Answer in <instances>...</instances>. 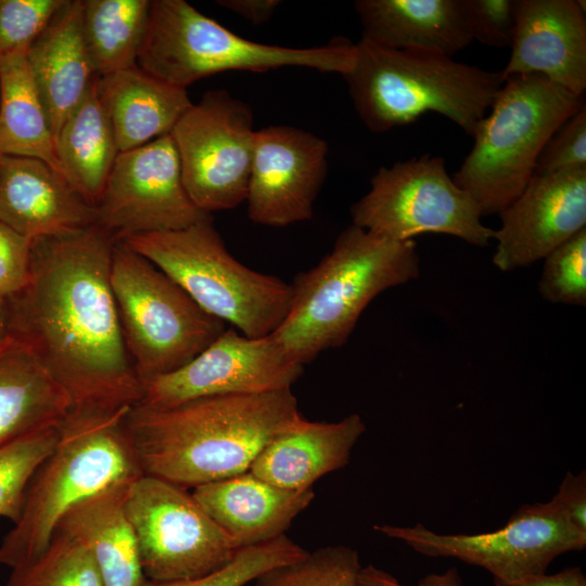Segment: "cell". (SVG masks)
Here are the masks:
<instances>
[{
  "label": "cell",
  "mask_w": 586,
  "mask_h": 586,
  "mask_svg": "<svg viewBox=\"0 0 586 586\" xmlns=\"http://www.w3.org/2000/svg\"><path fill=\"white\" fill-rule=\"evenodd\" d=\"M151 3L149 0H81V30L95 76L138 66Z\"/></svg>",
  "instance_id": "f1b7e54d"
},
{
  "label": "cell",
  "mask_w": 586,
  "mask_h": 586,
  "mask_svg": "<svg viewBox=\"0 0 586 586\" xmlns=\"http://www.w3.org/2000/svg\"><path fill=\"white\" fill-rule=\"evenodd\" d=\"M26 52L23 49L0 56V155L43 161L64 177Z\"/></svg>",
  "instance_id": "83f0119b"
},
{
  "label": "cell",
  "mask_w": 586,
  "mask_h": 586,
  "mask_svg": "<svg viewBox=\"0 0 586 586\" xmlns=\"http://www.w3.org/2000/svg\"><path fill=\"white\" fill-rule=\"evenodd\" d=\"M144 577L167 582L200 577L229 563L237 549L192 493L142 474L126 497Z\"/></svg>",
  "instance_id": "8fae6325"
},
{
  "label": "cell",
  "mask_w": 586,
  "mask_h": 586,
  "mask_svg": "<svg viewBox=\"0 0 586 586\" xmlns=\"http://www.w3.org/2000/svg\"><path fill=\"white\" fill-rule=\"evenodd\" d=\"M115 243L97 224L33 240L29 279L7 300L10 337L63 388L71 408L114 410L141 399L111 286Z\"/></svg>",
  "instance_id": "6da1fadb"
},
{
  "label": "cell",
  "mask_w": 586,
  "mask_h": 586,
  "mask_svg": "<svg viewBox=\"0 0 586 586\" xmlns=\"http://www.w3.org/2000/svg\"><path fill=\"white\" fill-rule=\"evenodd\" d=\"M65 0H0V56L27 49Z\"/></svg>",
  "instance_id": "e575fe53"
},
{
  "label": "cell",
  "mask_w": 586,
  "mask_h": 586,
  "mask_svg": "<svg viewBox=\"0 0 586 586\" xmlns=\"http://www.w3.org/2000/svg\"><path fill=\"white\" fill-rule=\"evenodd\" d=\"M33 240L0 221V298L8 300L27 283Z\"/></svg>",
  "instance_id": "74e56055"
},
{
  "label": "cell",
  "mask_w": 586,
  "mask_h": 586,
  "mask_svg": "<svg viewBox=\"0 0 586 586\" xmlns=\"http://www.w3.org/2000/svg\"><path fill=\"white\" fill-rule=\"evenodd\" d=\"M356 43L337 37L314 48H289L240 37L183 0H154L138 66L179 88L227 71L307 67L349 73Z\"/></svg>",
  "instance_id": "52a82bcc"
},
{
  "label": "cell",
  "mask_w": 586,
  "mask_h": 586,
  "mask_svg": "<svg viewBox=\"0 0 586 586\" xmlns=\"http://www.w3.org/2000/svg\"><path fill=\"white\" fill-rule=\"evenodd\" d=\"M581 0H515L511 54L501 71L538 74L576 95L586 90V14Z\"/></svg>",
  "instance_id": "ac0fdd59"
},
{
  "label": "cell",
  "mask_w": 586,
  "mask_h": 586,
  "mask_svg": "<svg viewBox=\"0 0 586 586\" xmlns=\"http://www.w3.org/2000/svg\"><path fill=\"white\" fill-rule=\"evenodd\" d=\"M0 221L35 240L93 226L97 211L43 161L0 155Z\"/></svg>",
  "instance_id": "d6986e66"
},
{
  "label": "cell",
  "mask_w": 586,
  "mask_h": 586,
  "mask_svg": "<svg viewBox=\"0 0 586 586\" xmlns=\"http://www.w3.org/2000/svg\"><path fill=\"white\" fill-rule=\"evenodd\" d=\"M71 410L63 388L22 344L0 347V446L59 424Z\"/></svg>",
  "instance_id": "484cf974"
},
{
  "label": "cell",
  "mask_w": 586,
  "mask_h": 586,
  "mask_svg": "<svg viewBox=\"0 0 586 586\" xmlns=\"http://www.w3.org/2000/svg\"><path fill=\"white\" fill-rule=\"evenodd\" d=\"M11 570L4 586H104L89 550L59 531L38 558Z\"/></svg>",
  "instance_id": "f546056e"
},
{
  "label": "cell",
  "mask_w": 586,
  "mask_h": 586,
  "mask_svg": "<svg viewBox=\"0 0 586 586\" xmlns=\"http://www.w3.org/2000/svg\"><path fill=\"white\" fill-rule=\"evenodd\" d=\"M95 211L97 225L116 240L213 218L189 198L170 133L118 154Z\"/></svg>",
  "instance_id": "5bb4252c"
},
{
  "label": "cell",
  "mask_w": 586,
  "mask_h": 586,
  "mask_svg": "<svg viewBox=\"0 0 586 586\" xmlns=\"http://www.w3.org/2000/svg\"><path fill=\"white\" fill-rule=\"evenodd\" d=\"M560 514L578 533L586 535V474L566 472L550 499Z\"/></svg>",
  "instance_id": "f35d334b"
},
{
  "label": "cell",
  "mask_w": 586,
  "mask_h": 586,
  "mask_svg": "<svg viewBox=\"0 0 586 586\" xmlns=\"http://www.w3.org/2000/svg\"><path fill=\"white\" fill-rule=\"evenodd\" d=\"M514 586H586V576L581 568L572 566L555 574L526 577Z\"/></svg>",
  "instance_id": "b9f144b4"
},
{
  "label": "cell",
  "mask_w": 586,
  "mask_h": 586,
  "mask_svg": "<svg viewBox=\"0 0 586 586\" xmlns=\"http://www.w3.org/2000/svg\"><path fill=\"white\" fill-rule=\"evenodd\" d=\"M216 3L231 11L252 24L258 25L268 22L276 9L280 5L279 0H219Z\"/></svg>",
  "instance_id": "60d3db41"
},
{
  "label": "cell",
  "mask_w": 586,
  "mask_h": 586,
  "mask_svg": "<svg viewBox=\"0 0 586 586\" xmlns=\"http://www.w3.org/2000/svg\"><path fill=\"white\" fill-rule=\"evenodd\" d=\"M419 272L415 240L383 238L352 224L318 265L294 278L290 308L272 335L305 366L344 345L377 295Z\"/></svg>",
  "instance_id": "3957f363"
},
{
  "label": "cell",
  "mask_w": 586,
  "mask_h": 586,
  "mask_svg": "<svg viewBox=\"0 0 586 586\" xmlns=\"http://www.w3.org/2000/svg\"><path fill=\"white\" fill-rule=\"evenodd\" d=\"M358 552L345 545H329L302 559L269 570L246 586H360Z\"/></svg>",
  "instance_id": "1f68e13d"
},
{
  "label": "cell",
  "mask_w": 586,
  "mask_h": 586,
  "mask_svg": "<svg viewBox=\"0 0 586 586\" xmlns=\"http://www.w3.org/2000/svg\"><path fill=\"white\" fill-rule=\"evenodd\" d=\"M97 91L119 153L169 135L193 104L187 89L173 86L139 66L97 76Z\"/></svg>",
  "instance_id": "cb8c5ba5"
},
{
  "label": "cell",
  "mask_w": 586,
  "mask_h": 586,
  "mask_svg": "<svg viewBox=\"0 0 586 586\" xmlns=\"http://www.w3.org/2000/svg\"><path fill=\"white\" fill-rule=\"evenodd\" d=\"M118 241L167 275L205 313L245 336L272 333L288 314L291 283L238 262L213 218L180 230L133 234Z\"/></svg>",
  "instance_id": "ba28073f"
},
{
  "label": "cell",
  "mask_w": 586,
  "mask_h": 586,
  "mask_svg": "<svg viewBox=\"0 0 586 586\" xmlns=\"http://www.w3.org/2000/svg\"><path fill=\"white\" fill-rule=\"evenodd\" d=\"M499 216L493 262L500 270L545 258L586 228V167L535 174Z\"/></svg>",
  "instance_id": "e0dca14e"
},
{
  "label": "cell",
  "mask_w": 586,
  "mask_h": 586,
  "mask_svg": "<svg viewBox=\"0 0 586 586\" xmlns=\"http://www.w3.org/2000/svg\"><path fill=\"white\" fill-rule=\"evenodd\" d=\"M26 58L55 138L95 77L81 30V0L64 1Z\"/></svg>",
  "instance_id": "7402d4cb"
},
{
  "label": "cell",
  "mask_w": 586,
  "mask_h": 586,
  "mask_svg": "<svg viewBox=\"0 0 586 586\" xmlns=\"http://www.w3.org/2000/svg\"><path fill=\"white\" fill-rule=\"evenodd\" d=\"M343 77L356 113L373 132L409 125L434 112L471 137L505 82L501 71L435 51L385 48L364 38L356 43L352 71Z\"/></svg>",
  "instance_id": "5b68a950"
},
{
  "label": "cell",
  "mask_w": 586,
  "mask_h": 586,
  "mask_svg": "<svg viewBox=\"0 0 586 586\" xmlns=\"http://www.w3.org/2000/svg\"><path fill=\"white\" fill-rule=\"evenodd\" d=\"M255 131L251 107L224 89L205 92L174 126L183 186L199 209L212 215L245 202Z\"/></svg>",
  "instance_id": "4fadbf2b"
},
{
  "label": "cell",
  "mask_w": 586,
  "mask_h": 586,
  "mask_svg": "<svg viewBox=\"0 0 586 586\" xmlns=\"http://www.w3.org/2000/svg\"><path fill=\"white\" fill-rule=\"evenodd\" d=\"M373 530L423 556L455 558L480 566L496 586H514L546 573L558 556L586 546V535L573 528L550 500L521 506L505 526L486 533L441 534L422 524H375Z\"/></svg>",
  "instance_id": "7c38bea8"
},
{
  "label": "cell",
  "mask_w": 586,
  "mask_h": 586,
  "mask_svg": "<svg viewBox=\"0 0 586 586\" xmlns=\"http://www.w3.org/2000/svg\"><path fill=\"white\" fill-rule=\"evenodd\" d=\"M10 339L7 300L0 298V347Z\"/></svg>",
  "instance_id": "7bdbcfd3"
},
{
  "label": "cell",
  "mask_w": 586,
  "mask_h": 586,
  "mask_svg": "<svg viewBox=\"0 0 586 586\" xmlns=\"http://www.w3.org/2000/svg\"><path fill=\"white\" fill-rule=\"evenodd\" d=\"M111 286L124 342L141 383L188 364L227 328L174 280L116 240Z\"/></svg>",
  "instance_id": "9c48e42d"
},
{
  "label": "cell",
  "mask_w": 586,
  "mask_h": 586,
  "mask_svg": "<svg viewBox=\"0 0 586 586\" xmlns=\"http://www.w3.org/2000/svg\"><path fill=\"white\" fill-rule=\"evenodd\" d=\"M585 105L543 75H512L476 125L473 146L454 174L482 215L499 214L535 174L537 160L556 130Z\"/></svg>",
  "instance_id": "8992f818"
},
{
  "label": "cell",
  "mask_w": 586,
  "mask_h": 586,
  "mask_svg": "<svg viewBox=\"0 0 586 586\" xmlns=\"http://www.w3.org/2000/svg\"><path fill=\"white\" fill-rule=\"evenodd\" d=\"M301 416L295 395L283 390L162 408L136 404L126 424L144 474L194 488L249 471L262 449Z\"/></svg>",
  "instance_id": "7a4b0ae2"
},
{
  "label": "cell",
  "mask_w": 586,
  "mask_h": 586,
  "mask_svg": "<svg viewBox=\"0 0 586 586\" xmlns=\"http://www.w3.org/2000/svg\"><path fill=\"white\" fill-rule=\"evenodd\" d=\"M581 167H586V105L563 123L548 140L537 160L535 174Z\"/></svg>",
  "instance_id": "8d00e7d4"
},
{
  "label": "cell",
  "mask_w": 586,
  "mask_h": 586,
  "mask_svg": "<svg viewBox=\"0 0 586 586\" xmlns=\"http://www.w3.org/2000/svg\"><path fill=\"white\" fill-rule=\"evenodd\" d=\"M360 586H407L386 571L372 564L362 566L359 573ZM416 586H464L456 568L443 573H431L421 578Z\"/></svg>",
  "instance_id": "ab89813d"
},
{
  "label": "cell",
  "mask_w": 586,
  "mask_h": 586,
  "mask_svg": "<svg viewBox=\"0 0 586 586\" xmlns=\"http://www.w3.org/2000/svg\"><path fill=\"white\" fill-rule=\"evenodd\" d=\"M365 432L366 424L357 413L334 422L301 416L262 449L249 471L284 489H313L319 479L348 464Z\"/></svg>",
  "instance_id": "44dd1931"
},
{
  "label": "cell",
  "mask_w": 586,
  "mask_h": 586,
  "mask_svg": "<svg viewBox=\"0 0 586 586\" xmlns=\"http://www.w3.org/2000/svg\"><path fill=\"white\" fill-rule=\"evenodd\" d=\"M131 482L117 483L78 502L55 530L89 550L104 586H139L145 578L135 531L126 513Z\"/></svg>",
  "instance_id": "d4e9b609"
},
{
  "label": "cell",
  "mask_w": 586,
  "mask_h": 586,
  "mask_svg": "<svg viewBox=\"0 0 586 586\" xmlns=\"http://www.w3.org/2000/svg\"><path fill=\"white\" fill-rule=\"evenodd\" d=\"M328 154V143L313 132L284 125L256 130L245 200L249 218L269 227L311 219Z\"/></svg>",
  "instance_id": "2e32d148"
},
{
  "label": "cell",
  "mask_w": 586,
  "mask_h": 586,
  "mask_svg": "<svg viewBox=\"0 0 586 586\" xmlns=\"http://www.w3.org/2000/svg\"><path fill=\"white\" fill-rule=\"evenodd\" d=\"M130 408H71L53 451L28 485L20 519L0 543V565L14 569L35 560L75 505L144 474L126 424Z\"/></svg>",
  "instance_id": "277c9868"
},
{
  "label": "cell",
  "mask_w": 586,
  "mask_h": 586,
  "mask_svg": "<svg viewBox=\"0 0 586 586\" xmlns=\"http://www.w3.org/2000/svg\"><path fill=\"white\" fill-rule=\"evenodd\" d=\"M354 8L361 38L385 48L453 56L473 41L461 0H357Z\"/></svg>",
  "instance_id": "603a6c76"
},
{
  "label": "cell",
  "mask_w": 586,
  "mask_h": 586,
  "mask_svg": "<svg viewBox=\"0 0 586 586\" xmlns=\"http://www.w3.org/2000/svg\"><path fill=\"white\" fill-rule=\"evenodd\" d=\"M303 371L272 333L249 337L227 328L184 366L143 383L138 404L162 408L200 397L291 390Z\"/></svg>",
  "instance_id": "9a60e30c"
},
{
  "label": "cell",
  "mask_w": 586,
  "mask_h": 586,
  "mask_svg": "<svg viewBox=\"0 0 586 586\" xmlns=\"http://www.w3.org/2000/svg\"><path fill=\"white\" fill-rule=\"evenodd\" d=\"M55 150L69 184L95 207L119 154L109 116L97 91V76L55 137Z\"/></svg>",
  "instance_id": "4316f807"
},
{
  "label": "cell",
  "mask_w": 586,
  "mask_h": 586,
  "mask_svg": "<svg viewBox=\"0 0 586 586\" xmlns=\"http://www.w3.org/2000/svg\"><path fill=\"white\" fill-rule=\"evenodd\" d=\"M191 493L237 549L285 535L315 498L313 489H284L250 471L194 487Z\"/></svg>",
  "instance_id": "ffe728a7"
},
{
  "label": "cell",
  "mask_w": 586,
  "mask_h": 586,
  "mask_svg": "<svg viewBox=\"0 0 586 586\" xmlns=\"http://www.w3.org/2000/svg\"><path fill=\"white\" fill-rule=\"evenodd\" d=\"M59 424L29 432L0 446V517L13 524L21 517L34 474L58 443Z\"/></svg>",
  "instance_id": "4dcf8cb0"
},
{
  "label": "cell",
  "mask_w": 586,
  "mask_h": 586,
  "mask_svg": "<svg viewBox=\"0 0 586 586\" xmlns=\"http://www.w3.org/2000/svg\"><path fill=\"white\" fill-rule=\"evenodd\" d=\"M538 292L548 302L585 306L586 228L550 252L545 258Z\"/></svg>",
  "instance_id": "836d02e7"
},
{
  "label": "cell",
  "mask_w": 586,
  "mask_h": 586,
  "mask_svg": "<svg viewBox=\"0 0 586 586\" xmlns=\"http://www.w3.org/2000/svg\"><path fill=\"white\" fill-rule=\"evenodd\" d=\"M370 190L351 206L353 225L377 235L413 240L442 233L476 246L488 245L494 230L483 225L471 195L448 175L445 160L424 154L382 166Z\"/></svg>",
  "instance_id": "30bf717a"
},
{
  "label": "cell",
  "mask_w": 586,
  "mask_h": 586,
  "mask_svg": "<svg viewBox=\"0 0 586 586\" xmlns=\"http://www.w3.org/2000/svg\"><path fill=\"white\" fill-rule=\"evenodd\" d=\"M473 40L511 47L515 28V0H461Z\"/></svg>",
  "instance_id": "d590c367"
},
{
  "label": "cell",
  "mask_w": 586,
  "mask_h": 586,
  "mask_svg": "<svg viewBox=\"0 0 586 586\" xmlns=\"http://www.w3.org/2000/svg\"><path fill=\"white\" fill-rule=\"evenodd\" d=\"M307 552L285 534L239 549L229 563L209 574L167 582L144 578L139 586H246L269 570L295 562Z\"/></svg>",
  "instance_id": "d6a6232c"
}]
</instances>
